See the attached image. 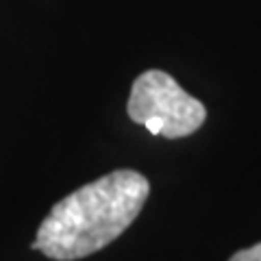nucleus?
Returning <instances> with one entry per match:
<instances>
[{
    "label": "nucleus",
    "mask_w": 261,
    "mask_h": 261,
    "mask_svg": "<svg viewBox=\"0 0 261 261\" xmlns=\"http://www.w3.org/2000/svg\"><path fill=\"white\" fill-rule=\"evenodd\" d=\"M148 194V178L135 170H116L79 187L44 218L33 250L57 261L94 255L133 224Z\"/></svg>",
    "instance_id": "1"
},
{
    "label": "nucleus",
    "mask_w": 261,
    "mask_h": 261,
    "mask_svg": "<svg viewBox=\"0 0 261 261\" xmlns=\"http://www.w3.org/2000/svg\"><path fill=\"white\" fill-rule=\"evenodd\" d=\"M126 109L133 122L168 140L196 133L207 120L205 105L161 70H148L135 79Z\"/></svg>",
    "instance_id": "2"
},
{
    "label": "nucleus",
    "mask_w": 261,
    "mask_h": 261,
    "mask_svg": "<svg viewBox=\"0 0 261 261\" xmlns=\"http://www.w3.org/2000/svg\"><path fill=\"white\" fill-rule=\"evenodd\" d=\"M228 261H261V242L255 244V246H250V248H244L240 252H235Z\"/></svg>",
    "instance_id": "3"
}]
</instances>
